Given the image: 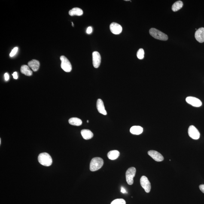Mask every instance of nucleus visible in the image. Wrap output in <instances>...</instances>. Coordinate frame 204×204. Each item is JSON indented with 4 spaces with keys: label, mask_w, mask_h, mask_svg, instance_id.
<instances>
[{
    "label": "nucleus",
    "mask_w": 204,
    "mask_h": 204,
    "mask_svg": "<svg viewBox=\"0 0 204 204\" xmlns=\"http://www.w3.org/2000/svg\"><path fill=\"white\" fill-rule=\"evenodd\" d=\"M39 162L43 166H50L53 163L52 159L50 155L47 153H41L38 156Z\"/></svg>",
    "instance_id": "1"
},
{
    "label": "nucleus",
    "mask_w": 204,
    "mask_h": 204,
    "mask_svg": "<svg viewBox=\"0 0 204 204\" xmlns=\"http://www.w3.org/2000/svg\"><path fill=\"white\" fill-rule=\"evenodd\" d=\"M104 164L103 159L100 157H95L92 159L90 163V170L92 172L101 169Z\"/></svg>",
    "instance_id": "2"
},
{
    "label": "nucleus",
    "mask_w": 204,
    "mask_h": 204,
    "mask_svg": "<svg viewBox=\"0 0 204 204\" xmlns=\"http://www.w3.org/2000/svg\"><path fill=\"white\" fill-rule=\"evenodd\" d=\"M149 33L151 36L156 39L162 41H167L168 39V36L166 34L155 28L150 29Z\"/></svg>",
    "instance_id": "3"
},
{
    "label": "nucleus",
    "mask_w": 204,
    "mask_h": 204,
    "mask_svg": "<svg viewBox=\"0 0 204 204\" xmlns=\"http://www.w3.org/2000/svg\"><path fill=\"white\" fill-rule=\"evenodd\" d=\"M136 169L135 168L131 167L129 168L126 174L127 182L129 185H132L133 183V178L136 174Z\"/></svg>",
    "instance_id": "4"
},
{
    "label": "nucleus",
    "mask_w": 204,
    "mask_h": 204,
    "mask_svg": "<svg viewBox=\"0 0 204 204\" xmlns=\"http://www.w3.org/2000/svg\"><path fill=\"white\" fill-rule=\"evenodd\" d=\"M61 67L64 71L66 72H70L72 70V66L71 62L68 59L64 56H61L60 57Z\"/></svg>",
    "instance_id": "5"
},
{
    "label": "nucleus",
    "mask_w": 204,
    "mask_h": 204,
    "mask_svg": "<svg viewBox=\"0 0 204 204\" xmlns=\"http://www.w3.org/2000/svg\"><path fill=\"white\" fill-rule=\"evenodd\" d=\"M140 184L141 187L144 189L146 193H149L151 188V184L147 177L143 176L141 177Z\"/></svg>",
    "instance_id": "6"
},
{
    "label": "nucleus",
    "mask_w": 204,
    "mask_h": 204,
    "mask_svg": "<svg viewBox=\"0 0 204 204\" xmlns=\"http://www.w3.org/2000/svg\"><path fill=\"white\" fill-rule=\"evenodd\" d=\"M188 133L189 136L192 139L198 140L200 137V133L199 130L193 125H191L189 127Z\"/></svg>",
    "instance_id": "7"
},
{
    "label": "nucleus",
    "mask_w": 204,
    "mask_h": 204,
    "mask_svg": "<svg viewBox=\"0 0 204 204\" xmlns=\"http://www.w3.org/2000/svg\"><path fill=\"white\" fill-rule=\"evenodd\" d=\"M187 103L193 107H199L202 106V102L200 100L194 97L189 96L186 99Z\"/></svg>",
    "instance_id": "8"
},
{
    "label": "nucleus",
    "mask_w": 204,
    "mask_h": 204,
    "mask_svg": "<svg viewBox=\"0 0 204 204\" xmlns=\"http://www.w3.org/2000/svg\"><path fill=\"white\" fill-rule=\"evenodd\" d=\"M148 154L156 162H162L164 160V157L162 155L155 150H150L148 151Z\"/></svg>",
    "instance_id": "9"
},
{
    "label": "nucleus",
    "mask_w": 204,
    "mask_h": 204,
    "mask_svg": "<svg viewBox=\"0 0 204 204\" xmlns=\"http://www.w3.org/2000/svg\"><path fill=\"white\" fill-rule=\"evenodd\" d=\"M92 60L94 67L95 68L99 67L101 62V57L98 52H93L92 53Z\"/></svg>",
    "instance_id": "10"
},
{
    "label": "nucleus",
    "mask_w": 204,
    "mask_h": 204,
    "mask_svg": "<svg viewBox=\"0 0 204 204\" xmlns=\"http://www.w3.org/2000/svg\"><path fill=\"white\" fill-rule=\"evenodd\" d=\"M110 29L111 33L115 35L120 34L123 29L121 25L115 22H113L110 25Z\"/></svg>",
    "instance_id": "11"
},
{
    "label": "nucleus",
    "mask_w": 204,
    "mask_h": 204,
    "mask_svg": "<svg viewBox=\"0 0 204 204\" xmlns=\"http://www.w3.org/2000/svg\"><path fill=\"white\" fill-rule=\"evenodd\" d=\"M195 37L199 42H204V28H200L198 29L195 33Z\"/></svg>",
    "instance_id": "12"
},
{
    "label": "nucleus",
    "mask_w": 204,
    "mask_h": 204,
    "mask_svg": "<svg viewBox=\"0 0 204 204\" xmlns=\"http://www.w3.org/2000/svg\"><path fill=\"white\" fill-rule=\"evenodd\" d=\"M96 107L98 112L103 115H107V112L105 110L103 101L101 99H98L97 101Z\"/></svg>",
    "instance_id": "13"
},
{
    "label": "nucleus",
    "mask_w": 204,
    "mask_h": 204,
    "mask_svg": "<svg viewBox=\"0 0 204 204\" xmlns=\"http://www.w3.org/2000/svg\"><path fill=\"white\" fill-rule=\"evenodd\" d=\"M28 66L34 71H36L39 69L40 62L38 60L33 59L28 63Z\"/></svg>",
    "instance_id": "14"
},
{
    "label": "nucleus",
    "mask_w": 204,
    "mask_h": 204,
    "mask_svg": "<svg viewBox=\"0 0 204 204\" xmlns=\"http://www.w3.org/2000/svg\"><path fill=\"white\" fill-rule=\"evenodd\" d=\"M81 134L83 138L86 140L91 139L93 136V133L90 130L88 129H83L82 130Z\"/></svg>",
    "instance_id": "15"
},
{
    "label": "nucleus",
    "mask_w": 204,
    "mask_h": 204,
    "mask_svg": "<svg viewBox=\"0 0 204 204\" xmlns=\"http://www.w3.org/2000/svg\"><path fill=\"white\" fill-rule=\"evenodd\" d=\"M83 14V11L81 9L75 7L70 10L69 14L71 16H81Z\"/></svg>",
    "instance_id": "16"
},
{
    "label": "nucleus",
    "mask_w": 204,
    "mask_h": 204,
    "mask_svg": "<svg viewBox=\"0 0 204 204\" xmlns=\"http://www.w3.org/2000/svg\"><path fill=\"white\" fill-rule=\"evenodd\" d=\"M20 71L22 74H24L26 76H31L32 75V71L27 65H22L21 67Z\"/></svg>",
    "instance_id": "17"
},
{
    "label": "nucleus",
    "mask_w": 204,
    "mask_h": 204,
    "mask_svg": "<svg viewBox=\"0 0 204 204\" xmlns=\"http://www.w3.org/2000/svg\"><path fill=\"white\" fill-rule=\"evenodd\" d=\"M120 155V153L118 150H113L108 152V158L111 160H115L118 158Z\"/></svg>",
    "instance_id": "18"
},
{
    "label": "nucleus",
    "mask_w": 204,
    "mask_h": 204,
    "mask_svg": "<svg viewBox=\"0 0 204 204\" xmlns=\"http://www.w3.org/2000/svg\"><path fill=\"white\" fill-rule=\"evenodd\" d=\"M143 132V128L140 126H133L130 129V133L134 135L141 134Z\"/></svg>",
    "instance_id": "19"
},
{
    "label": "nucleus",
    "mask_w": 204,
    "mask_h": 204,
    "mask_svg": "<svg viewBox=\"0 0 204 204\" xmlns=\"http://www.w3.org/2000/svg\"><path fill=\"white\" fill-rule=\"evenodd\" d=\"M70 124L73 126H80L82 124V121L81 119L77 118H72L68 120Z\"/></svg>",
    "instance_id": "20"
},
{
    "label": "nucleus",
    "mask_w": 204,
    "mask_h": 204,
    "mask_svg": "<svg viewBox=\"0 0 204 204\" xmlns=\"http://www.w3.org/2000/svg\"><path fill=\"white\" fill-rule=\"evenodd\" d=\"M183 5H184V4L182 1H177L172 6V11L174 12L178 11L182 8Z\"/></svg>",
    "instance_id": "21"
},
{
    "label": "nucleus",
    "mask_w": 204,
    "mask_h": 204,
    "mask_svg": "<svg viewBox=\"0 0 204 204\" xmlns=\"http://www.w3.org/2000/svg\"><path fill=\"white\" fill-rule=\"evenodd\" d=\"M137 57L140 59H142L144 58V52L143 49H140L137 53Z\"/></svg>",
    "instance_id": "22"
},
{
    "label": "nucleus",
    "mask_w": 204,
    "mask_h": 204,
    "mask_svg": "<svg viewBox=\"0 0 204 204\" xmlns=\"http://www.w3.org/2000/svg\"><path fill=\"white\" fill-rule=\"evenodd\" d=\"M111 204H126V202L123 199H117L112 201Z\"/></svg>",
    "instance_id": "23"
},
{
    "label": "nucleus",
    "mask_w": 204,
    "mask_h": 204,
    "mask_svg": "<svg viewBox=\"0 0 204 204\" xmlns=\"http://www.w3.org/2000/svg\"><path fill=\"white\" fill-rule=\"evenodd\" d=\"M18 50V48L17 47H15L14 49H13L11 52L10 53V57H13L16 54V53Z\"/></svg>",
    "instance_id": "24"
},
{
    "label": "nucleus",
    "mask_w": 204,
    "mask_h": 204,
    "mask_svg": "<svg viewBox=\"0 0 204 204\" xmlns=\"http://www.w3.org/2000/svg\"><path fill=\"white\" fill-rule=\"evenodd\" d=\"M92 31H93L92 28L91 27H89L87 28V30H86V33L88 34H90L92 32Z\"/></svg>",
    "instance_id": "25"
},
{
    "label": "nucleus",
    "mask_w": 204,
    "mask_h": 204,
    "mask_svg": "<svg viewBox=\"0 0 204 204\" xmlns=\"http://www.w3.org/2000/svg\"><path fill=\"white\" fill-rule=\"evenodd\" d=\"M199 188L200 189L201 191L204 193V184H201V185H199Z\"/></svg>",
    "instance_id": "26"
},
{
    "label": "nucleus",
    "mask_w": 204,
    "mask_h": 204,
    "mask_svg": "<svg viewBox=\"0 0 204 204\" xmlns=\"http://www.w3.org/2000/svg\"><path fill=\"white\" fill-rule=\"evenodd\" d=\"M4 77H5V79L6 81H8L9 79V76L8 73H5V74H4Z\"/></svg>",
    "instance_id": "27"
},
{
    "label": "nucleus",
    "mask_w": 204,
    "mask_h": 204,
    "mask_svg": "<svg viewBox=\"0 0 204 204\" xmlns=\"http://www.w3.org/2000/svg\"><path fill=\"white\" fill-rule=\"evenodd\" d=\"M12 75L13 76V78H14V79L16 80L18 78V76L17 72H14L12 74Z\"/></svg>",
    "instance_id": "28"
},
{
    "label": "nucleus",
    "mask_w": 204,
    "mask_h": 204,
    "mask_svg": "<svg viewBox=\"0 0 204 204\" xmlns=\"http://www.w3.org/2000/svg\"><path fill=\"white\" fill-rule=\"evenodd\" d=\"M121 192L123 193H127L126 190L123 187H121Z\"/></svg>",
    "instance_id": "29"
},
{
    "label": "nucleus",
    "mask_w": 204,
    "mask_h": 204,
    "mask_svg": "<svg viewBox=\"0 0 204 204\" xmlns=\"http://www.w3.org/2000/svg\"><path fill=\"white\" fill-rule=\"evenodd\" d=\"M1 139H0V144H1Z\"/></svg>",
    "instance_id": "30"
},
{
    "label": "nucleus",
    "mask_w": 204,
    "mask_h": 204,
    "mask_svg": "<svg viewBox=\"0 0 204 204\" xmlns=\"http://www.w3.org/2000/svg\"><path fill=\"white\" fill-rule=\"evenodd\" d=\"M72 26H73V27H74V24H73V22H72Z\"/></svg>",
    "instance_id": "31"
},
{
    "label": "nucleus",
    "mask_w": 204,
    "mask_h": 204,
    "mask_svg": "<svg viewBox=\"0 0 204 204\" xmlns=\"http://www.w3.org/2000/svg\"><path fill=\"white\" fill-rule=\"evenodd\" d=\"M87 123H88V122H89V121H88V120H87Z\"/></svg>",
    "instance_id": "32"
}]
</instances>
